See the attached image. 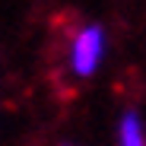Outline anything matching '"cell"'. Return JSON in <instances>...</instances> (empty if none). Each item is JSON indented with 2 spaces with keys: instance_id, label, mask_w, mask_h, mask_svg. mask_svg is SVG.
<instances>
[{
  "instance_id": "7a4b0ae2",
  "label": "cell",
  "mask_w": 146,
  "mask_h": 146,
  "mask_svg": "<svg viewBox=\"0 0 146 146\" xmlns=\"http://www.w3.org/2000/svg\"><path fill=\"white\" fill-rule=\"evenodd\" d=\"M117 137H121V146H146L143 127H140V121H137V114H133V111H127V114H124Z\"/></svg>"
},
{
  "instance_id": "6da1fadb",
  "label": "cell",
  "mask_w": 146,
  "mask_h": 146,
  "mask_svg": "<svg viewBox=\"0 0 146 146\" xmlns=\"http://www.w3.org/2000/svg\"><path fill=\"white\" fill-rule=\"evenodd\" d=\"M102 54H105V35L99 26H86L76 41H73V70L80 76H92L95 67L102 64Z\"/></svg>"
}]
</instances>
